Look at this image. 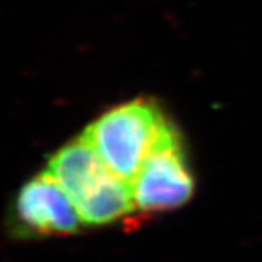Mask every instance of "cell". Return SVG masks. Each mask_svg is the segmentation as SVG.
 Here are the masks:
<instances>
[{
    "instance_id": "cell-1",
    "label": "cell",
    "mask_w": 262,
    "mask_h": 262,
    "mask_svg": "<svg viewBox=\"0 0 262 262\" xmlns=\"http://www.w3.org/2000/svg\"><path fill=\"white\" fill-rule=\"evenodd\" d=\"M169 122L155 101L136 98L103 112L82 136L107 169L131 185Z\"/></svg>"
},
{
    "instance_id": "cell-2",
    "label": "cell",
    "mask_w": 262,
    "mask_h": 262,
    "mask_svg": "<svg viewBox=\"0 0 262 262\" xmlns=\"http://www.w3.org/2000/svg\"><path fill=\"white\" fill-rule=\"evenodd\" d=\"M194 186L193 169L182 136L169 122L131 182L135 207L145 213L179 209L191 199Z\"/></svg>"
},
{
    "instance_id": "cell-3",
    "label": "cell",
    "mask_w": 262,
    "mask_h": 262,
    "mask_svg": "<svg viewBox=\"0 0 262 262\" xmlns=\"http://www.w3.org/2000/svg\"><path fill=\"white\" fill-rule=\"evenodd\" d=\"M13 215L16 232L27 237L68 235L84 226L73 199L46 169L21 186Z\"/></svg>"
},
{
    "instance_id": "cell-4",
    "label": "cell",
    "mask_w": 262,
    "mask_h": 262,
    "mask_svg": "<svg viewBox=\"0 0 262 262\" xmlns=\"http://www.w3.org/2000/svg\"><path fill=\"white\" fill-rule=\"evenodd\" d=\"M46 171L67 191L74 205L92 194L112 174L82 135L60 147L49 158Z\"/></svg>"
}]
</instances>
